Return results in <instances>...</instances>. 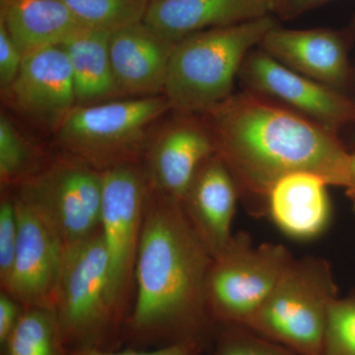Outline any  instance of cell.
Listing matches in <instances>:
<instances>
[{
	"instance_id": "cell-1",
	"label": "cell",
	"mask_w": 355,
	"mask_h": 355,
	"mask_svg": "<svg viewBox=\"0 0 355 355\" xmlns=\"http://www.w3.org/2000/svg\"><path fill=\"white\" fill-rule=\"evenodd\" d=\"M202 119L240 197L250 202L266 205L273 186L294 173H312L347 190L352 186L350 153L338 132L266 96L233 94Z\"/></svg>"
},
{
	"instance_id": "cell-2",
	"label": "cell",
	"mask_w": 355,
	"mask_h": 355,
	"mask_svg": "<svg viewBox=\"0 0 355 355\" xmlns=\"http://www.w3.org/2000/svg\"><path fill=\"white\" fill-rule=\"evenodd\" d=\"M212 261L182 203L149 190L125 338L135 347L202 342L211 320L207 282Z\"/></svg>"
},
{
	"instance_id": "cell-3",
	"label": "cell",
	"mask_w": 355,
	"mask_h": 355,
	"mask_svg": "<svg viewBox=\"0 0 355 355\" xmlns=\"http://www.w3.org/2000/svg\"><path fill=\"white\" fill-rule=\"evenodd\" d=\"M273 15L214 28L178 42L164 96L179 114H202L231 97L247 55L277 26Z\"/></svg>"
},
{
	"instance_id": "cell-4",
	"label": "cell",
	"mask_w": 355,
	"mask_h": 355,
	"mask_svg": "<svg viewBox=\"0 0 355 355\" xmlns=\"http://www.w3.org/2000/svg\"><path fill=\"white\" fill-rule=\"evenodd\" d=\"M58 328L69 352L114 350L125 338L110 297L109 261L101 231L64 251L55 293Z\"/></svg>"
},
{
	"instance_id": "cell-5",
	"label": "cell",
	"mask_w": 355,
	"mask_h": 355,
	"mask_svg": "<svg viewBox=\"0 0 355 355\" xmlns=\"http://www.w3.org/2000/svg\"><path fill=\"white\" fill-rule=\"evenodd\" d=\"M336 294L328 261L293 260L244 329L297 355H321Z\"/></svg>"
},
{
	"instance_id": "cell-6",
	"label": "cell",
	"mask_w": 355,
	"mask_h": 355,
	"mask_svg": "<svg viewBox=\"0 0 355 355\" xmlns=\"http://www.w3.org/2000/svg\"><path fill=\"white\" fill-rule=\"evenodd\" d=\"M170 110L164 95L76 106L55 128L58 141L99 171L137 163L149 128Z\"/></svg>"
},
{
	"instance_id": "cell-7",
	"label": "cell",
	"mask_w": 355,
	"mask_h": 355,
	"mask_svg": "<svg viewBox=\"0 0 355 355\" xmlns=\"http://www.w3.org/2000/svg\"><path fill=\"white\" fill-rule=\"evenodd\" d=\"M102 171L67 155L18 186L16 196L36 210L64 251L101 228Z\"/></svg>"
},
{
	"instance_id": "cell-8",
	"label": "cell",
	"mask_w": 355,
	"mask_h": 355,
	"mask_svg": "<svg viewBox=\"0 0 355 355\" xmlns=\"http://www.w3.org/2000/svg\"><path fill=\"white\" fill-rule=\"evenodd\" d=\"M293 260L282 245L254 247L248 236L234 235L210 266L207 302L211 320L244 329Z\"/></svg>"
},
{
	"instance_id": "cell-9",
	"label": "cell",
	"mask_w": 355,
	"mask_h": 355,
	"mask_svg": "<svg viewBox=\"0 0 355 355\" xmlns=\"http://www.w3.org/2000/svg\"><path fill=\"white\" fill-rule=\"evenodd\" d=\"M102 179L100 231L108 256L110 297L125 329L149 187L139 163L104 170Z\"/></svg>"
},
{
	"instance_id": "cell-10",
	"label": "cell",
	"mask_w": 355,
	"mask_h": 355,
	"mask_svg": "<svg viewBox=\"0 0 355 355\" xmlns=\"http://www.w3.org/2000/svg\"><path fill=\"white\" fill-rule=\"evenodd\" d=\"M239 77L247 91L279 102L333 132L355 123L352 95L301 76L260 48L247 55Z\"/></svg>"
},
{
	"instance_id": "cell-11",
	"label": "cell",
	"mask_w": 355,
	"mask_h": 355,
	"mask_svg": "<svg viewBox=\"0 0 355 355\" xmlns=\"http://www.w3.org/2000/svg\"><path fill=\"white\" fill-rule=\"evenodd\" d=\"M214 153L202 119L180 114L147 146L144 169L149 190L181 202L200 166Z\"/></svg>"
},
{
	"instance_id": "cell-12",
	"label": "cell",
	"mask_w": 355,
	"mask_h": 355,
	"mask_svg": "<svg viewBox=\"0 0 355 355\" xmlns=\"http://www.w3.org/2000/svg\"><path fill=\"white\" fill-rule=\"evenodd\" d=\"M258 48L301 76L349 94L355 73L349 58V44L335 30H293L272 28Z\"/></svg>"
},
{
	"instance_id": "cell-13",
	"label": "cell",
	"mask_w": 355,
	"mask_h": 355,
	"mask_svg": "<svg viewBox=\"0 0 355 355\" xmlns=\"http://www.w3.org/2000/svg\"><path fill=\"white\" fill-rule=\"evenodd\" d=\"M13 198L19 222V241L12 272L1 291L24 307H55L64 249L38 212L22 198L16 195Z\"/></svg>"
},
{
	"instance_id": "cell-14",
	"label": "cell",
	"mask_w": 355,
	"mask_h": 355,
	"mask_svg": "<svg viewBox=\"0 0 355 355\" xmlns=\"http://www.w3.org/2000/svg\"><path fill=\"white\" fill-rule=\"evenodd\" d=\"M239 191L227 166L216 153L198 168L182 200V207L212 260L230 246Z\"/></svg>"
},
{
	"instance_id": "cell-15",
	"label": "cell",
	"mask_w": 355,
	"mask_h": 355,
	"mask_svg": "<svg viewBox=\"0 0 355 355\" xmlns=\"http://www.w3.org/2000/svg\"><path fill=\"white\" fill-rule=\"evenodd\" d=\"M9 93L21 111L57 128L76 106L71 65L62 44L24 55Z\"/></svg>"
},
{
	"instance_id": "cell-16",
	"label": "cell",
	"mask_w": 355,
	"mask_h": 355,
	"mask_svg": "<svg viewBox=\"0 0 355 355\" xmlns=\"http://www.w3.org/2000/svg\"><path fill=\"white\" fill-rule=\"evenodd\" d=\"M176 44L144 22L111 33L110 58L120 94L135 98L164 95L168 67Z\"/></svg>"
},
{
	"instance_id": "cell-17",
	"label": "cell",
	"mask_w": 355,
	"mask_h": 355,
	"mask_svg": "<svg viewBox=\"0 0 355 355\" xmlns=\"http://www.w3.org/2000/svg\"><path fill=\"white\" fill-rule=\"evenodd\" d=\"M270 0H151L144 22L178 43L191 35L273 15Z\"/></svg>"
},
{
	"instance_id": "cell-18",
	"label": "cell",
	"mask_w": 355,
	"mask_h": 355,
	"mask_svg": "<svg viewBox=\"0 0 355 355\" xmlns=\"http://www.w3.org/2000/svg\"><path fill=\"white\" fill-rule=\"evenodd\" d=\"M329 184L307 172L280 179L268 195V212L277 227L296 239L316 237L328 225L331 216Z\"/></svg>"
},
{
	"instance_id": "cell-19",
	"label": "cell",
	"mask_w": 355,
	"mask_h": 355,
	"mask_svg": "<svg viewBox=\"0 0 355 355\" xmlns=\"http://www.w3.org/2000/svg\"><path fill=\"white\" fill-rule=\"evenodd\" d=\"M0 22L23 55L62 44L84 28L62 0H0Z\"/></svg>"
},
{
	"instance_id": "cell-20",
	"label": "cell",
	"mask_w": 355,
	"mask_h": 355,
	"mask_svg": "<svg viewBox=\"0 0 355 355\" xmlns=\"http://www.w3.org/2000/svg\"><path fill=\"white\" fill-rule=\"evenodd\" d=\"M110 36V32L84 27L62 44L71 65L76 106L121 95L112 69Z\"/></svg>"
},
{
	"instance_id": "cell-21",
	"label": "cell",
	"mask_w": 355,
	"mask_h": 355,
	"mask_svg": "<svg viewBox=\"0 0 355 355\" xmlns=\"http://www.w3.org/2000/svg\"><path fill=\"white\" fill-rule=\"evenodd\" d=\"M1 355H69L55 307H24L12 333L1 345Z\"/></svg>"
},
{
	"instance_id": "cell-22",
	"label": "cell",
	"mask_w": 355,
	"mask_h": 355,
	"mask_svg": "<svg viewBox=\"0 0 355 355\" xmlns=\"http://www.w3.org/2000/svg\"><path fill=\"white\" fill-rule=\"evenodd\" d=\"M86 28L113 33L144 22L151 0H62Z\"/></svg>"
},
{
	"instance_id": "cell-23",
	"label": "cell",
	"mask_w": 355,
	"mask_h": 355,
	"mask_svg": "<svg viewBox=\"0 0 355 355\" xmlns=\"http://www.w3.org/2000/svg\"><path fill=\"white\" fill-rule=\"evenodd\" d=\"M34 150L6 116L0 118V180L20 186L41 171Z\"/></svg>"
},
{
	"instance_id": "cell-24",
	"label": "cell",
	"mask_w": 355,
	"mask_h": 355,
	"mask_svg": "<svg viewBox=\"0 0 355 355\" xmlns=\"http://www.w3.org/2000/svg\"><path fill=\"white\" fill-rule=\"evenodd\" d=\"M321 355H355V296L331 304Z\"/></svg>"
},
{
	"instance_id": "cell-25",
	"label": "cell",
	"mask_w": 355,
	"mask_h": 355,
	"mask_svg": "<svg viewBox=\"0 0 355 355\" xmlns=\"http://www.w3.org/2000/svg\"><path fill=\"white\" fill-rule=\"evenodd\" d=\"M19 241V222L14 198H4L0 203V284L6 286L12 272Z\"/></svg>"
},
{
	"instance_id": "cell-26",
	"label": "cell",
	"mask_w": 355,
	"mask_h": 355,
	"mask_svg": "<svg viewBox=\"0 0 355 355\" xmlns=\"http://www.w3.org/2000/svg\"><path fill=\"white\" fill-rule=\"evenodd\" d=\"M231 331L222 340L214 355H297L282 345H277L252 331H241V328Z\"/></svg>"
},
{
	"instance_id": "cell-27",
	"label": "cell",
	"mask_w": 355,
	"mask_h": 355,
	"mask_svg": "<svg viewBox=\"0 0 355 355\" xmlns=\"http://www.w3.org/2000/svg\"><path fill=\"white\" fill-rule=\"evenodd\" d=\"M23 58L18 46L0 22V86L3 93L10 92L19 74Z\"/></svg>"
},
{
	"instance_id": "cell-28",
	"label": "cell",
	"mask_w": 355,
	"mask_h": 355,
	"mask_svg": "<svg viewBox=\"0 0 355 355\" xmlns=\"http://www.w3.org/2000/svg\"><path fill=\"white\" fill-rule=\"evenodd\" d=\"M202 345L200 340H186L153 349H128L125 352L103 349H79L69 352V355H198Z\"/></svg>"
},
{
	"instance_id": "cell-29",
	"label": "cell",
	"mask_w": 355,
	"mask_h": 355,
	"mask_svg": "<svg viewBox=\"0 0 355 355\" xmlns=\"http://www.w3.org/2000/svg\"><path fill=\"white\" fill-rule=\"evenodd\" d=\"M24 306L10 294L1 291L0 293V345H2L19 321Z\"/></svg>"
},
{
	"instance_id": "cell-30",
	"label": "cell",
	"mask_w": 355,
	"mask_h": 355,
	"mask_svg": "<svg viewBox=\"0 0 355 355\" xmlns=\"http://www.w3.org/2000/svg\"><path fill=\"white\" fill-rule=\"evenodd\" d=\"M331 0H275L272 14L284 19L298 17Z\"/></svg>"
},
{
	"instance_id": "cell-31",
	"label": "cell",
	"mask_w": 355,
	"mask_h": 355,
	"mask_svg": "<svg viewBox=\"0 0 355 355\" xmlns=\"http://www.w3.org/2000/svg\"><path fill=\"white\" fill-rule=\"evenodd\" d=\"M350 180L352 186L349 190H355V153L350 154Z\"/></svg>"
},
{
	"instance_id": "cell-32",
	"label": "cell",
	"mask_w": 355,
	"mask_h": 355,
	"mask_svg": "<svg viewBox=\"0 0 355 355\" xmlns=\"http://www.w3.org/2000/svg\"><path fill=\"white\" fill-rule=\"evenodd\" d=\"M347 195L349 198L350 202H352V209L355 212V190H347Z\"/></svg>"
},
{
	"instance_id": "cell-33",
	"label": "cell",
	"mask_w": 355,
	"mask_h": 355,
	"mask_svg": "<svg viewBox=\"0 0 355 355\" xmlns=\"http://www.w3.org/2000/svg\"><path fill=\"white\" fill-rule=\"evenodd\" d=\"M270 1H272V3H275V0H270ZM273 11V10H272Z\"/></svg>"
}]
</instances>
